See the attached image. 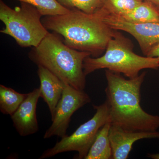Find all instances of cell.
Wrapping results in <instances>:
<instances>
[{"mask_svg":"<svg viewBox=\"0 0 159 159\" xmlns=\"http://www.w3.org/2000/svg\"><path fill=\"white\" fill-rule=\"evenodd\" d=\"M146 72L126 79L121 74L105 70L106 102L111 124L132 131H157L159 116L145 112L141 107V88Z\"/></svg>","mask_w":159,"mask_h":159,"instance_id":"1","label":"cell"},{"mask_svg":"<svg viewBox=\"0 0 159 159\" xmlns=\"http://www.w3.org/2000/svg\"><path fill=\"white\" fill-rule=\"evenodd\" d=\"M42 21L48 30L62 36L67 46L88 52L94 57H99L105 51L116 31L97 15L77 9H70L65 14L45 16Z\"/></svg>","mask_w":159,"mask_h":159,"instance_id":"2","label":"cell"},{"mask_svg":"<svg viewBox=\"0 0 159 159\" xmlns=\"http://www.w3.org/2000/svg\"><path fill=\"white\" fill-rule=\"evenodd\" d=\"M90 53L70 48L56 33L49 32L37 47L33 48L29 58L37 66L51 71L65 83L84 90L86 76L84 61Z\"/></svg>","mask_w":159,"mask_h":159,"instance_id":"3","label":"cell"},{"mask_svg":"<svg viewBox=\"0 0 159 159\" xmlns=\"http://www.w3.org/2000/svg\"><path fill=\"white\" fill-rule=\"evenodd\" d=\"M83 68L86 76L97 70L105 69L123 74L131 79L138 77L144 69H158L159 59L135 54L129 39L116 30L113 37L109 41L105 54L100 57H87Z\"/></svg>","mask_w":159,"mask_h":159,"instance_id":"4","label":"cell"},{"mask_svg":"<svg viewBox=\"0 0 159 159\" xmlns=\"http://www.w3.org/2000/svg\"><path fill=\"white\" fill-rule=\"evenodd\" d=\"M42 16L28 3L20 2V6L12 9L1 0L0 20L5 28L0 32L13 38L22 48H35L49 33L42 21Z\"/></svg>","mask_w":159,"mask_h":159,"instance_id":"5","label":"cell"},{"mask_svg":"<svg viewBox=\"0 0 159 159\" xmlns=\"http://www.w3.org/2000/svg\"><path fill=\"white\" fill-rule=\"evenodd\" d=\"M96 110L93 117L78 127L71 135L66 136L54 147L45 151L39 159L48 158L58 154L77 151V159H85L100 129L110 120L107 102L93 105Z\"/></svg>","mask_w":159,"mask_h":159,"instance_id":"6","label":"cell"},{"mask_svg":"<svg viewBox=\"0 0 159 159\" xmlns=\"http://www.w3.org/2000/svg\"><path fill=\"white\" fill-rule=\"evenodd\" d=\"M90 102V97L84 91L77 89L66 84L56 107L52 124L46 131L44 139L53 136L62 138L66 136L67 130L73 114Z\"/></svg>","mask_w":159,"mask_h":159,"instance_id":"7","label":"cell"},{"mask_svg":"<svg viewBox=\"0 0 159 159\" xmlns=\"http://www.w3.org/2000/svg\"><path fill=\"white\" fill-rule=\"evenodd\" d=\"M94 14L113 30H121L131 34L146 56L153 47L159 44V22H129L119 16L107 13L101 8Z\"/></svg>","mask_w":159,"mask_h":159,"instance_id":"8","label":"cell"},{"mask_svg":"<svg viewBox=\"0 0 159 159\" xmlns=\"http://www.w3.org/2000/svg\"><path fill=\"white\" fill-rule=\"evenodd\" d=\"M39 97V88L34 89L27 94L25 99L11 116L13 125L21 136H27L38 131L36 107Z\"/></svg>","mask_w":159,"mask_h":159,"instance_id":"9","label":"cell"},{"mask_svg":"<svg viewBox=\"0 0 159 159\" xmlns=\"http://www.w3.org/2000/svg\"><path fill=\"white\" fill-rule=\"evenodd\" d=\"M109 139L112 159H126L134 142L143 139H159V132L132 131L111 124Z\"/></svg>","mask_w":159,"mask_h":159,"instance_id":"10","label":"cell"},{"mask_svg":"<svg viewBox=\"0 0 159 159\" xmlns=\"http://www.w3.org/2000/svg\"><path fill=\"white\" fill-rule=\"evenodd\" d=\"M37 74L40 83V97L48 107L52 120L66 84L42 66H38Z\"/></svg>","mask_w":159,"mask_h":159,"instance_id":"11","label":"cell"},{"mask_svg":"<svg viewBox=\"0 0 159 159\" xmlns=\"http://www.w3.org/2000/svg\"><path fill=\"white\" fill-rule=\"evenodd\" d=\"M111 126L108 121L100 129L85 159H112V151L109 139Z\"/></svg>","mask_w":159,"mask_h":159,"instance_id":"12","label":"cell"},{"mask_svg":"<svg viewBox=\"0 0 159 159\" xmlns=\"http://www.w3.org/2000/svg\"><path fill=\"white\" fill-rule=\"evenodd\" d=\"M119 16L131 23L159 22V8L144 0L133 10Z\"/></svg>","mask_w":159,"mask_h":159,"instance_id":"13","label":"cell"},{"mask_svg":"<svg viewBox=\"0 0 159 159\" xmlns=\"http://www.w3.org/2000/svg\"><path fill=\"white\" fill-rule=\"evenodd\" d=\"M27 94L18 93L13 89L0 85V111L5 115L11 116L19 107Z\"/></svg>","mask_w":159,"mask_h":159,"instance_id":"14","label":"cell"},{"mask_svg":"<svg viewBox=\"0 0 159 159\" xmlns=\"http://www.w3.org/2000/svg\"><path fill=\"white\" fill-rule=\"evenodd\" d=\"M28 3L36 8L43 16H53L68 13L70 9L64 7L57 0H16Z\"/></svg>","mask_w":159,"mask_h":159,"instance_id":"15","label":"cell"},{"mask_svg":"<svg viewBox=\"0 0 159 159\" xmlns=\"http://www.w3.org/2000/svg\"><path fill=\"white\" fill-rule=\"evenodd\" d=\"M144 0H103L101 9L109 14L122 16L133 10Z\"/></svg>","mask_w":159,"mask_h":159,"instance_id":"16","label":"cell"},{"mask_svg":"<svg viewBox=\"0 0 159 159\" xmlns=\"http://www.w3.org/2000/svg\"><path fill=\"white\" fill-rule=\"evenodd\" d=\"M69 9H77L89 14H93L102 8L103 0H57Z\"/></svg>","mask_w":159,"mask_h":159,"instance_id":"17","label":"cell"},{"mask_svg":"<svg viewBox=\"0 0 159 159\" xmlns=\"http://www.w3.org/2000/svg\"><path fill=\"white\" fill-rule=\"evenodd\" d=\"M146 56L150 57H158L159 59V44L153 47L148 52Z\"/></svg>","mask_w":159,"mask_h":159,"instance_id":"18","label":"cell"},{"mask_svg":"<svg viewBox=\"0 0 159 159\" xmlns=\"http://www.w3.org/2000/svg\"><path fill=\"white\" fill-rule=\"evenodd\" d=\"M144 1H147V2L152 3V4L159 8V0H144Z\"/></svg>","mask_w":159,"mask_h":159,"instance_id":"19","label":"cell"},{"mask_svg":"<svg viewBox=\"0 0 159 159\" xmlns=\"http://www.w3.org/2000/svg\"><path fill=\"white\" fill-rule=\"evenodd\" d=\"M148 157L153 159H159V153L148 154Z\"/></svg>","mask_w":159,"mask_h":159,"instance_id":"20","label":"cell"}]
</instances>
